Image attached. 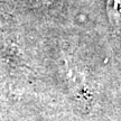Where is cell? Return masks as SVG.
<instances>
[{
    "label": "cell",
    "instance_id": "6da1fadb",
    "mask_svg": "<svg viewBox=\"0 0 121 121\" xmlns=\"http://www.w3.org/2000/svg\"><path fill=\"white\" fill-rule=\"evenodd\" d=\"M108 16L112 28L121 35V0H108Z\"/></svg>",
    "mask_w": 121,
    "mask_h": 121
},
{
    "label": "cell",
    "instance_id": "7a4b0ae2",
    "mask_svg": "<svg viewBox=\"0 0 121 121\" xmlns=\"http://www.w3.org/2000/svg\"><path fill=\"white\" fill-rule=\"evenodd\" d=\"M33 4H36L38 6H43V4H49L53 2V0H31Z\"/></svg>",
    "mask_w": 121,
    "mask_h": 121
}]
</instances>
